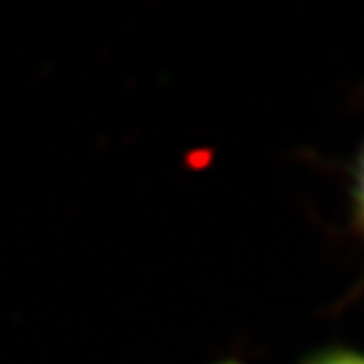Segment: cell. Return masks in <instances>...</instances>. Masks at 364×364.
Masks as SVG:
<instances>
[{"label":"cell","mask_w":364,"mask_h":364,"mask_svg":"<svg viewBox=\"0 0 364 364\" xmlns=\"http://www.w3.org/2000/svg\"><path fill=\"white\" fill-rule=\"evenodd\" d=\"M214 364H245V362H237V360H221V362H214Z\"/></svg>","instance_id":"3957f363"},{"label":"cell","mask_w":364,"mask_h":364,"mask_svg":"<svg viewBox=\"0 0 364 364\" xmlns=\"http://www.w3.org/2000/svg\"><path fill=\"white\" fill-rule=\"evenodd\" d=\"M350 207H353V221L358 233L364 237V144L355 158L353 179H350Z\"/></svg>","instance_id":"6da1fadb"},{"label":"cell","mask_w":364,"mask_h":364,"mask_svg":"<svg viewBox=\"0 0 364 364\" xmlns=\"http://www.w3.org/2000/svg\"><path fill=\"white\" fill-rule=\"evenodd\" d=\"M299 364H364V353L355 350V348L331 346V348H322V350H315Z\"/></svg>","instance_id":"7a4b0ae2"}]
</instances>
